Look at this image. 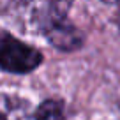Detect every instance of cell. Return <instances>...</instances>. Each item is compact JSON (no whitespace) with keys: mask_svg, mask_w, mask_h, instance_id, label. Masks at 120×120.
Segmentation results:
<instances>
[{"mask_svg":"<svg viewBox=\"0 0 120 120\" xmlns=\"http://www.w3.org/2000/svg\"><path fill=\"white\" fill-rule=\"evenodd\" d=\"M71 5L65 2L44 4L37 7L34 19L49 44L62 51H74L83 44V35L67 18Z\"/></svg>","mask_w":120,"mask_h":120,"instance_id":"obj_1","label":"cell"},{"mask_svg":"<svg viewBox=\"0 0 120 120\" xmlns=\"http://www.w3.org/2000/svg\"><path fill=\"white\" fill-rule=\"evenodd\" d=\"M42 62L39 49L21 42L11 34H0V67L7 72L25 74L37 69Z\"/></svg>","mask_w":120,"mask_h":120,"instance_id":"obj_2","label":"cell"},{"mask_svg":"<svg viewBox=\"0 0 120 120\" xmlns=\"http://www.w3.org/2000/svg\"><path fill=\"white\" fill-rule=\"evenodd\" d=\"M0 120H35V111L23 99L0 94Z\"/></svg>","mask_w":120,"mask_h":120,"instance_id":"obj_3","label":"cell"},{"mask_svg":"<svg viewBox=\"0 0 120 120\" xmlns=\"http://www.w3.org/2000/svg\"><path fill=\"white\" fill-rule=\"evenodd\" d=\"M35 120H65L64 104L56 99H48L41 102L35 109Z\"/></svg>","mask_w":120,"mask_h":120,"instance_id":"obj_4","label":"cell"}]
</instances>
